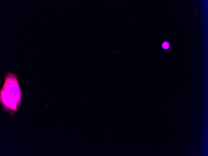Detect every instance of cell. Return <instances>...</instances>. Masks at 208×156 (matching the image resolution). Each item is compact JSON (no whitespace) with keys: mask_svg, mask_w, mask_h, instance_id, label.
Instances as JSON below:
<instances>
[{"mask_svg":"<svg viewBox=\"0 0 208 156\" xmlns=\"http://www.w3.org/2000/svg\"><path fill=\"white\" fill-rule=\"evenodd\" d=\"M22 95L17 76L11 72H8L0 92L2 110L8 111L13 116L20 107Z\"/></svg>","mask_w":208,"mask_h":156,"instance_id":"cell-1","label":"cell"},{"mask_svg":"<svg viewBox=\"0 0 208 156\" xmlns=\"http://www.w3.org/2000/svg\"><path fill=\"white\" fill-rule=\"evenodd\" d=\"M169 47V44L168 42H165L162 44V47L164 49H167Z\"/></svg>","mask_w":208,"mask_h":156,"instance_id":"cell-2","label":"cell"}]
</instances>
